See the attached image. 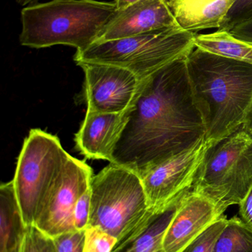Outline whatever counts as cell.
<instances>
[{
    "mask_svg": "<svg viewBox=\"0 0 252 252\" xmlns=\"http://www.w3.org/2000/svg\"><path fill=\"white\" fill-rule=\"evenodd\" d=\"M194 45L195 48L217 56L252 63V44L236 38L228 31L196 34Z\"/></svg>",
    "mask_w": 252,
    "mask_h": 252,
    "instance_id": "e0dca14e",
    "label": "cell"
},
{
    "mask_svg": "<svg viewBox=\"0 0 252 252\" xmlns=\"http://www.w3.org/2000/svg\"><path fill=\"white\" fill-rule=\"evenodd\" d=\"M70 155L55 135L30 130L18 157L13 182L26 226L36 218L62 179Z\"/></svg>",
    "mask_w": 252,
    "mask_h": 252,
    "instance_id": "52a82bcc",
    "label": "cell"
},
{
    "mask_svg": "<svg viewBox=\"0 0 252 252\" xmlns=\"http://www.w3.org/2000/svg\"><path fill=\"white\" fill-rule=\"evenodd\" d=\"M252 186V133L241 126L227 137L207 145L192 190L214 201L224 213L239 205Z\"/></svg>",
    "mask_w": 252,
    "mask_h": 252,
    "instance_id": "5b68a950",
    "label": "cell"
},
{
    "mask_svg": "<svg viewBox=\"0 0 252 252\" xmlns=\"http://www.w3.org/2000/svg\"><path fill=\"white\" fill-rule=\"evenodd\" d=\"M53 238L56 252H84L85 230L75 229Z\"/></svg>",
    "mask_w": 252,
    "mask_h": 252,
    "instance_id": "603a6c76",
    "label": "cell"
},
{
    "mask_svg": "<svg viewBox=\"0 0 252 252\" xmlns=\"http://www.w3.org/2000/svg\"><path fill=\"white\" fill-rule=\"evenodd\" d=\"M228 219L223 215L218 220L195 238L182 252H213L219 237L227 224Z\"/></svg>",
    "mask_w": 252,
    "mask_h": 252,
    "instance_id": "d6986e66",
    "label": "cell"
},
{
    "mask_svg": "<svg viewBox=\"0 0 252 252\" xmlns=\"http://www.w3.org/2000/svg\"><path fill=\"white\" fill-rule=\"evenodd\" d=\"M118 240L108 232L95 226L85 229L84 252H112Z\"/></svg>",
    "mask_w": 252,
    "mask_h": 252,
    "instance_id": "ffe728a7",
    "label": "cell"
},
{
    "mask_svg": "<svg viewBox=\"0 0 252 252\" xmlns=\"http://www.w3.org/2000/svg\"><path fill=\"white\" fill-rule=\"evenodd\" d=\"M88 226L99 228L118 240L134 230L152 210L139 175L110 163L90 181Z\"/></svg>",
    "mask_w": 252,
    "mask_h": 252,
    "instance_id": "8992f818",
    "label": "cell"
},
{
    "mask_svg": "<svg viewBox=\"0 0 252 252\" xmlns=\"http://www.w3.org/2000/svg\"><path fill=\"white\" fill-rule=\"evenodd\" d=\"M207 148L204 138L189 149L150 167L139 176L149 210L155 213L170 210L192 190Z\"/></svg>",
    "mask_w": 252,
    "mask_h": 252,
    "instance_id": "ba28073f",
    "label": "cell"
},
{
    "mask_svg": "<svg viewBox=\"0 0 252 252\" xmlns=\"http://www.w3.org/2000/svg\"><path fill=\"white\" fill-rule=\"evenodd\" d=\"M77 65L85 75L87 112L121 114L131 107L142 81L133 72L102 63Z\"/></svg>",
    "mask_w": 252,
    "mask_h": 252,
    "instance_id": "30bf717a",
    "label": "cell"
},
{
    "mask_svg": "<svg viewBox=\"0 0 252 252\" xmlns=\"http://www.w3.org/2000/svg\"><path fill=\"white\" fill-rule=\"evenodd\" d=\"M229 32L236 38L252 44V20L235 27Z\"/></svg>",
    "mask_w": 252,
    "mask_h": 252,
    "instance_id": "484cf974",
    "label": "cell"
},
{
    "mask_svg": "<svg viewBox=\"0 0 252 252\" xmlns=\"http://www.w3.org/2000/svg\"><path fill=\"white\" fill-rule=\"evenodd\" d=\"M173 28L179 26L165 0H139L117 10L97 41L120 39Z\"/></svg>",
    "mask_w": 252,
    "mask_h": 252,
    "instance_id": "7c38bea8",
    "label": "cell"
},
{
    "mask_svg": "<svg viewBox=\"0 0 252 252\" xmlns=\"http://www.w3.org/2000/svg\"><path fill=\"white\" fill-rule=\"evenodd\" d=\"M90 214V189H87L78 200L74 210L75 229L85 230L89 224Z\"/></svg>",
    "mask_w": 252,
    "mask_h": 252,
    "instance_id": "cb8c5ba5",
    "label": "cell"
},
{
    "mask_svg": "<svg viewBox=\"0 0 252 252\" xmlns=\"http://www.w3.org/2000/svg\"><path fill=\"white\" fill-rule=\"evenodd\" d=\"M127 124L126 112L104 114L87 112L75 135L77 149L86 158L112 163L113 153Z\"/></svg>",
    "mask_w": 252,
    "mask_h": 252,
    "instance_id": "4fadbf2b",
    "label": "cell"
},
{
    "mask_svg": "<svg viewBox=\"0 0 252 252\" xmlns=\"http://www.w3.org/2000/svg\"><path fill=\"white\" fill-rule=\"evenodd\" d=\"M239 217L252 229V186L242 202L239 204Z\"/></svg>",
    "mask_w": 252,
    "mask_h": 252,
    "instance_id": "d4e9b609",
    "label": "cell"
},
{
    "mask_svg": "<svg viewBox=\"0 0 252 252\" xmlns=\"http://www.w3.org/2000/svg\"><path fill=\"white\" fill-rule=\"evenodd\" d=\"M116 10L114 1L98 0H52L27 6L21 12L19 42L36 49L71 46L80 53L98 41Z\"/></svg>",
    "mask_w": 252,
    "mask_h": 252,
    "instance_id": "3957f363",
    "label": "cell"
},
{
    "mask_svg": "<svg viewBox=\"0 0 252 252\" xmlns=\"http://www.w3.org/2000/svg\"><path fill=\"white\" fill-rule=\"evenodd\" d=\"M27 226L13 180L0 186V252H21Z\"/></svg>",
    "mask_w": 252,
    "mask_h": 252,
    "instance_id": "2e32d148",
    "label": "cell"
},
{
    "mask_svg": "<svg viewBox=\"0 0 252 252\" xmlns=\"http://www.w3.org/2000/svg\"><path fill=\"white\" fill-rule=\"evenodd\" d=\"M126 114L112 163L139 176L204 139L205 127L192 97L186 57L141 81Z\"/></svg>",
    "mask_w": 252,
    "mask_h": 252,
    "instance_id": "6da1fadb",
    "label": "cell"
},
{
    "mask_svg": "<svg viewBox=\"0 0 252 252\" xmlns=\"http://www.w3.org/2000/svg\"><path fill=\"white\" fill-rule=\"evenodd\" d=\"M39 0H16L17 4L19 5L27 7V6L33 5V4H37Z\"/></svg>",
    "mask_w": 252,
    "mask_h": 252,
    "instance_id": "f1b7e54d",
    "label": "cell"
},
{
    "mask_svg": "<svg viewBox=\"0 0 252 252\" xmlns=\"http://www.w3.org/2000/svg\"><path fill=\"white\" fill-rule=\"evenodd\" d=\"M236 0H165L179 28L198 33L218 29Z\"/></svg>",
    "mask_w": 252,
    "mask_h": 252,
    "instance_id": "5bb4252c",
    "label": "cell"
},
{
    "mask_svg": "<svg viewBox=\"0 0 252 252\" xmlns=\"http://www.w3.org/2000/svg\"><path fill=\"white\" fill-rule=\"evenodd\" d=\"M186 67L207 145L237 131L252 101V63L195 48L186 57Z\"/></svg>",
    "mask_w": 252,
    "mask_h": 252,
    "instance_id": "7a4b0ae2",
    "label": "cell"
},
{
    "mask_svg": "<svg viewBox=\"0 0 252 252\" xmlns=\"http://www.w3.org/2000/svg\"><path fill=\"white\" fill-rule=\"evenodd\" d=\"M138 1L139 0H115L114 2L116 5L117 10H120V9L124 8Z\"/></svg>",
    "mask_w": 252,
    "mask_h": 252,
    "instance_id": "83f0119b",
    "label": "cell"
},
{
    "mask_svg": "<svg viewBox=\"0 0 252 252\" xmlns=\"http://www.w3.org/2000/svg\"><path fill=\"white\" fill-rule=\"evenodd\" d=\"M213 252H252V229L238 216L228 219Z\"/></svg>",
    "mask_w": 252,
    "mask_h": 252,
    "instance_id": "ac0fdd59",
    "label": "cell"
},
{
    "mask_svg": "<svg viewBox=\"0 0 252 252\" xmlns=\"http://www.w3.org/2000/svg\"><path fill=\"white\" fill-rule=\"evenodd\" d=\"M176 207L159 213L151 211L134 230L117 244L112 252H164V236Z\"/></svg>",
    "mask_w": 252,
    "mask_h": 252,
    "instance_id": "9a60e30c",
    "label": "cell"
},
{
    "mask_svg": "<svg viewBox=\"0 0 252 252\" xmlns=\"http://www.w3.org/2000/svg\"><path fill=\"white\" fill-rule=\"evenodd\" d=\"M195 35L180 28H173L120 39L96 41L84 51L76 52L73 59L76 64L93 63L119 66L143 81L171 62L187 57L195 48Z\"/></svg>",
    "mask_w": 252,
    "mask_h": 252,
    "instance_id": "277c9868",
    "label": "cell"
},
{
    "mask_svg": "<svg viewBox=\"0 0 252 252\" xmlns=\"http://www.w3.org/2000/svg\"><path fill=\"white\" fill-rule=\"evenodd\" d=\"M224 213L214 201L191 190L178 203L163 242L164 252H182Z\"/></svg>",
    "mask_w": 252,
    "mask_h": 252,
    "instance_id": "8fae6325",
    "label": "cell"
},
{
    "mask_svg": "<svg viewBox=\"0 0 252 252\" xmlns=\"http://www.w3.org/2000/svg\"><path fill=\"white\" fill-rule=\"evenodd\" d=\"M243 126L245 127L246 130L252 133V101L246 115L245 121Z\"/></svg>",
    "mask_w": 252,
    "mask_h": 252,
    "instance_id": "4316f807",
    "label": "cell"
},
{
    "mask_svg": "<svg viewBox=\"0 0 252 252\" xmlns=\"http://www.w3.org/2000/svg\"><path fill=\"white\" fill-rule=\"evenodd\" d=\"M21 252H56L52 237L34 225L27 226L26 235Z\"/></svg>",
    "mask_w": 252,
    "mask_h": 252,
    "instance_id": "44dd1931",
    "label": "cell"
},
{
    "mask_svg": "<svg viewBox=\"0 0 252 252\" xmlns=\"http://www.w3.org/2000/svg\"><path fill=\"white\" fill-rule=\"evenodd\" d=\"M93 176L85 161L71 156L60 182L38 211L34 226L52 238L75 230L74 210L81 195L90 189Z\"/></svg>",
    "mask_w": 252,
    "mask_h": 252,
    "instance_id": "9c48e42d",
    "label": "cell"
},
{
    "mask_svg": "<svg viewBox=\"0 0 252 252\" xmlns=\"http://www.w3.org/2000/svg\"><path fill=\"white\" fill-rule=\"evenodd\" d=\"M252 20V0H236L217 31L230 32L234 28Z\"/></svg>",
    "mask_w": 252,
    "mask_h": 252,
    "instance_id": "7402d4cb",
    "label": "cell"
}]
</instances>
